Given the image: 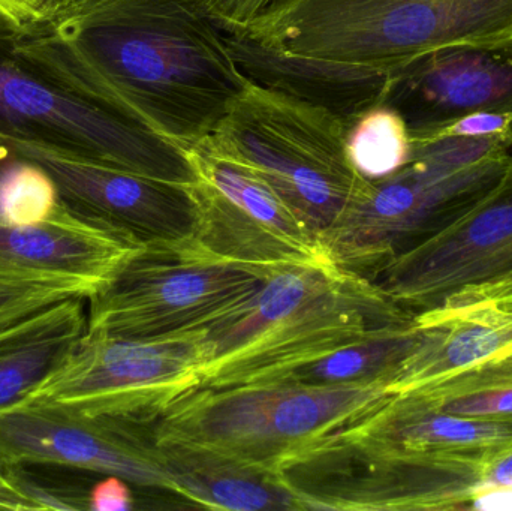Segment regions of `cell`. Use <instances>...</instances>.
<instances>
[{"label": "cell", "instance_id": "6da1fadb", "mask_svg": "<svg viewBox=\"0 0 512 511\" xmlns=\"http://www.w3.org/2000/svg\"><path fill=\"white\" fill-rule=\"evenodd\" d=\"M12 53L51 83L191 149L218 128L249 78L204 0H47Z\"/></svg>", "mask_w": 512, "mask_h": 511}, {"label": "cell", "instance_id": "7a4b0ae2", "mask_svg": "<svg viewBox=\"0 0 512 511\" xmlns=\"http://www.w3.org/2000/svg\"><path fill=\"white\" fill-rule=\"evenodd\" d=\"M412 321L366 276L337 266L276 267L254 296L206 327L210 356L198 387L267 380Z\"/></svg>", "mask_w": 512, "mask_h": 511}, {"label": "cell", "instance_id": "3957f363", "mask_svg": "<svg viewBox=\"0 0 512 511\" xmlns=\"http://www.w3.org/2000/svg\"><path fill=\"white\" fill-rule=\"evenodd\" d=\"M391 395L385 384L313 386L288 380L195 387L162 413L150 437L206 447L280 474Z\"/></svg>", "mask_w": 512, "mask_h": 511}, {"label": "cell", "instance_id": "277c9868", "mask_svg": "<svg viewBox=\"0 0 512 511\" xmlns=\"http://www.w3.org/2000/svg\"><path fill=\"white\" fill-rule=\"evenodd\" d=\"M280 35L298 59L394 74L462 44L512 39V0H282Z\"/></svg>", "mask_w": 512, "mask_h": 511}, {"label": "cell", "instance_id": "5b68a950", "mask_svg": "<svg viewBox=\"0 0 512 511\" xmlns=\"http://www.w3.org/2000/svg\"><path fill=\"white\" fill-rule=\"evenodd\" d=\"M349 126L321 105L248 80L212 135L322 240L370 182L349 161Z\"/></svg>", "mask_w": 512, "mask_h": 511}, {"label": "cell", "instance_id": "8992f818", "mask_svg": "<svg viewBox=\"0 0 512 511\" xmlns=\"http://www.w3.org/2000/svg\"><path fill=\"white\" fill-rule=\"evenodd\" d=\"M274 269L216 257L197 243L135 249L87 299V332L155 338L206 329L254 296Z\"/></svg>", "mask_w": 512, "mask_h": 511}, {"label": "cell", "instance_id": "52a82bcc", "mask_svg": "<svg viewBox=\"0 0 512 511\" xmlns=\"http://www.w3.org/2000/svg\"><path fill=\"white\" fill-rule=\"evenodd\" d=\"M0 135L30 138L141 176L194 185L188 150L134 117L75 95L21 62L0 20Z\"/></svg>", "mask_w": 512, "mask_h": 511}, {"label": "cell", "instance_id": "ba28073f", "mask_svg": "<svg viewBox=\"0 0 512 511\" xmlns=\"http://www.w3.org/2000/svg\"><path fill=\"white\" fill-rule=\"evenodd\" d=\"M512 155L451 168L424 158L384 179L370 180L322 237L340 269L372 278L409 246L450 224L478 203L510 167Z\"/></svg>", "mask_w": 512, "mask_h": 511}, {"label": "cell", "instance_id": "9c48e42d", "mask_svg": "<svg viewBox=\"0 0 512 511\" xmlns=\"http://www.w3.org/2000/svg\"><path fill=\"white\" fill-rule=\"evenodd\" d=\"M209 356L206 329L155 338L87 332L68 365L26 404L152 425L176 399L200 386Z\"/></svg>", "mask_w": 512, "mask_h": 511}, {"label": "cell", "instance_id": "30bf717a", "mask_svg": "<svg viewBox=\"0 0 512 511\" xmlns=\"http://www.w3.org/2000/svg\"><path fill=\"white\" fill-rule=\"evenodd\" d=\"M200 213L197 243L249 266H336L322 240L267 180L213 135L188 149Z\"/></svg>", "mask_w": 512, "mask_h": 511}, {"label": "cell", "instance_id": "8fae6325", "mask_svg": "<svg viewBox=\"0 0 512 511\" xmlns=\"http://www.w3.org/2000/svg\"><path fill=\"white\" fill-rule=\"evenodd\" d=\"M483 465L375 452L336 435L280 477L306 510H468Z\"/></svg>", "mask_w": 512, "mask_h": 511}, {"label": "cell", "instance_id": "7c38bea8", "mask_svg": "<svg viewBox=\"0 0 512 511\" xmlns=\"http://www.w3.org/2000/svg\"><path fill=\"white\" fill-rule=\"evenodd\" d=\"M0 153L44 168L66 206L138 248L197 243L200 213L191 185L141 176L30 138L0 135Z\"/></svg>", "mask_w": 512, "mask_h": 511}, {"label": "cell", "instance_id": "4fadbf2b", "mask_svg": "<svg viewBox=\"0 0 512 511\" xmlns=\"http://www.w3.org/2000/svg\"><path fill=\"white\" fill-rule=\"evenodd\" d=\"M512 276V159L498 183L459 218L391 258L370 278L412 314L463 285Z\"/></svg>", "mask_w": 512, "mask_h": 511}, {"label": "cell", "instance_id": "5bb4252c", "mask_svg": "<svg viewBox=\"0 0 512 511\" xmlns=\"http://www.w3.org/2000/svg\"><path fill=\"white\" fill-rule=\"evenodd\" d=\"M144 426L87 416L57 405H20L0 413V459L120 477L129 485L179 495Z\"/></svg>", "mask_w": 512, "mask_h": 511}, {"label": "cell", "instance_id": "9a60e30c", "mask_svg": "<svg viewBox=\"0 0 512 511\" xmlns=\"http://www.w3.org/2000/svg\"><path fill=\"white\" fill-rule=\"evenodd\" d=\"M385 105L402 114L411 141L466 114L512 113V39L451 45L414 60L394 72Z\"/></svg>", "mask_w": 512, "mask_h": 511}, {"label": "cell", "instance_id": "2e32d148", "mask_svg": "<svg viewBox=\"0 0 512 511\" xmlns=\"http://www.w3.org/2000/svg\"><path fill=\"white\" fill-rule=\"evenodd\" d=\"M421 336L388 390L406 393L512 353V276L463 285L414 315Z\"/></svg>", "mask_w": 512, "mask_h": 511}, {"label": "cell", "instance_id": "e0dca14e", "mask_svg": "<svg viewBox=\"0 0 512 511\" xmlns=\"http://www.w3.org/2000/svg\"><path fill=\"white\" fill-rule=\"evenodd\" d=\"M337 437L390 455L486 464L512 449V422L457 416L417 393H393Z\"/></svg>", "mask_w": 512, "mask_h": 511}, {"label": "cell", "instance_id": "ac0fdd59", "mask_svg": "<svg viewBox=\"0 0 512 511\" xmlns=\"http://www.w3.org/2000/svg\"><path fill=\"white\" fill-rule=\"evenodd\" d=\"M138 246L60 203L29 225L0 224V276L66 279L92 288L111 278Z\"/></svg>", "mask_w": 512, "mask_h": 511}, {"label": "cell", "instance_id": "d6986e66", "mask_svg": "<svg viewBox=\"0 0 512 511\" xmlns=\"http://www.w3.org/2000/svg\"><path fill=\"white\" fill-rule=\"evenodd\" d=\"M86 297H69L0 327V413L26 404L74 356L87 333Z\"/></svg>", "mask_w": 512, "mask_h": 511}, {"label": "cell", "instance_id": "ffe728a7", "mask_svg": "<svg viewBox=\"0 0 512 511\" xmlns=\"http://www.w3.org/2000/svg\"><path fill=\"white\" fill-rule=\"evenodd\" d=\"M225 39L249 80L321 105L348 123L385 104L393 83V74L280 56L242 35H225Z\"/></svg>", "mask_w": 512, "mask_h": 511}, {"label": "cell", "instance_id": "44dd1931", "mask_svg": "<svg viewBox=\"0 0 512 511\" xmlns=\"http://www.w3.org/2000/svg\"><path fill=\"white\" fill-rule=\"evenodd\" d=\"M179 497L210 510H306L280 474L215 450L174 440H153Z\"/></svg>", "mask_w": 512, "mask_h": 511}, {"label": "cell", "instance_id": "7402d4cb", "mask_svg": "<svg viewBox=\"0 0 512 511\" xmlns=\"http://www.w3.org/2000/svg\"><path fill=\"white\" fill-rule=\"evenodd\" d=\"M421 332L406 326L339 348L312 362L286 369L267 380H288L313 386H390L403 360L418 344ZM264 381V380H261Z\"/></svg>", "mask_w": 512, "mask_h": 511}, {"label": "cell", "instance_id": "603a6c76", "mask_svg": "<svg viewBox=\"0 0 512 511\" xmlns=\"http://www.w3.org/2000/svg\"><path fill=\"white\" fill-rule=\"evenodd\" d=\"M412 392L445 413L512 422V353Z\"/></svg>", "mask_w": 512, "mask_h": 511}, {"label": "cell", "instance_id": "cb8c5ba5", "mask_svg": "<svg viewBox=\"0 0 512 511\" xmlns=\"http://www.w3.org/2000/svg\"><path fill=\"white\" fill-rule=\"evenodd\" d=\"M408 123L390 105H376L354 120L346 137V152L355 170L369 180L384 179L411 158Z\"/></svg>", "mask_w": 512, "mask_h": 511}, {"label": "cell", "instance_id": "d4e9b609", "mask_svg": "<svg viewBox=\"0 0 512 511\" xmlns=\"http://www.w3.org/2000/svg\"><path fill=\"white\" fill-rule=\"evenodd\" d=\"M6 158L5 164L0 159V224L29 225L50 216L60 203L50 174L27 159Z\"/></svg>", "mask_w": 512, "mask_h": 511}, {"label": "cell", "instance_id": "484cf974", "mask_svg": "<svg viewBox=\"0 0 512 511\" xmlns=\"http://www.w3.org/2000/svg\"><path fill=\"white\" fill-rule=\"evenodd\" d=\"M92 288L66 279L0 276V327L69 297L92 296Z\"/></svg>", "mask_w": 512, "mask_h": 511}, {"label": "cell", "instance_id": "4316f807", "mask_svg": "<svg viewBox=\"0 0 512 511\" xmlns=\"http://www.w3.org/2000/svg\"><path fill=\"white\" fill-rule=\"evenodd\" d=\"M0 510H48L41 483L26 476L23 465L0 459Z\"/></svg>", "mask_w": 512, "mask_h": 511}, {"label": "cell", "instance_id": "83f0119b", "mask_svg": "<svg viewBox=\"0 0 512 511\" xmlns=\"http://www.w3.org/2000/svg\"><path fill=\"white\" fill-rule=\"evenodd\" d=\"M279 0H204L210 17L222 32L237 33Z\"/></svg>", "mask_w": 512, "mask_h": 511}, {"label": "cell", "instance_id": "f1b7e54d", "mask_svg": "<svg viewBox=\"0 0 512 511\" xmlns=\"http://www.w3.org/2000/svg\"><path fill=\"white\" fill-rule=\"evenodd\" d=\"M512 132V113H481L466 114L451 125L445 126L432 137H489V135L510 134ZM421 141V140H415Z\"/></svg>", "mask_w": 512, "mask_h": 511}, {"label": "cell", "instance_id": "f546056e", "mask_svg": "<svg viewBox=\"0 0 512 511\" xmlns=\"http://www.w3.org/2000/svg\"><path fill=\"white\" fill-rule=\"evenodd\" d=\"M126 480L107 476L89 492V510L128 511L134 509V495Z\"/></svg>", "mask_w": 512, "mask_h": 511}, {"label": "cell", "instance_id": "4dcf8cb0", "mask_svg": "<svg viewBox=\"0 0 512 511\" xmlns=\"http://www.w3.org/2000/svg\"><path fill=\"white\" fill-rule=\"evenodd\" d=\"M468 510L512 511V483H481L472 492Z\"/></svg>", "mask_w": 512, "mask_h": 511}, {"label": "cell", "instance_id": "1f68e13d", "mask_svg": "<svg viewBox=\"0 0 512 511\" xmlns=\"http://www.w3.org/2000/svg\"><path fill=\"white\" fill-rule=\"evenodd\" d=\"M47 0H0V20L14 27L32 20Z\"/></svg>", "mask_w": 512, "mask_h": 511}, {"label": "cell", "instance_id": "d6a6232c", "mask_svg": "<svg viewBox=\"0 0 512 511\" xmlns=\"http://www.w3.org/2000/svg\"><path fill=\"white\" fill-rule=\"evenodd\" d=\"M481 483H512V449L483 465Z\"/></svg>", "mask_w": 512, "mask_h": 511}, {"label": "cell", "instance_id": "836d02e7", "mask_svg": "<svg viewBox=\"0 0 512 511\" xmlns=\"http://www.w3.org/2000/svg\"><path fill=\"white\" fill-rule=\"evenodd\" d=\"M0 159H2V153H0Z\"/></svg>", "mask_w": 512, "mask_h": 511}]
</instances>
